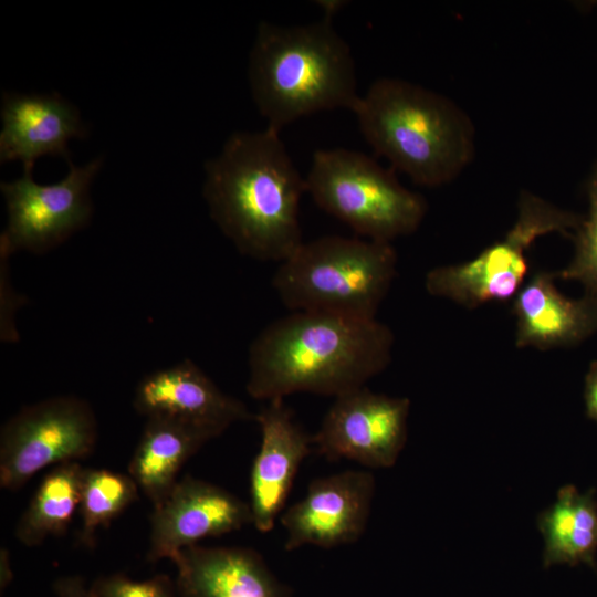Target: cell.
Segmentation results:
<instances>
[{
    "instance_id": "obj_15",
    "label": "cell",
    "mask_w": 597,
    "mask_h": 597,
    "mask_svg": "<svg viewBox=\"0 0 597 597\" xmlns=\"http://www.w3.org/2000/svg\"><path fill=\"white\" fill-rule=\"evenodd\" d=\"M1 119L0 161L20 160L23 171L42 156L70 161L69 142L87 135L78 109L56 93H4Z\"/></svg>"
},
{
    "instance_id": "obj_13",
    "label": "cell",
    "mask_w": 597,
    "mask_h": 597,
    "mask_svg": "<svg viewBox=\"0 0 597 597\" xmlns=\"http://www.w3.org/2000/svg\"><path fill=\"white\" fill-rule=\"evenodd\" d=\"M261 443L250 474L252 524L273 530L302 462L314 450L313 436L297 422L284 399L266 401L254 415Z\"/></svg>"
},
{
    "instance_id": "obj_18",
    "label": "cell",
    "mask_w": 597,
    "mask_h": 597,
    "mask_svg": "<svg viewBox=\"0 0 597 597\" xmlns=\"http://www.w3.org/2000/svg\"><path fill=\"white\" fill-rule=\"evenodd\" d=\"M545 547L543 565L585 564L597 568V500L594 489L580 493L568 484L559 489L556 502L538 515Z\"/></svg>"
},
{
    "instance_id": "obj_8",
    "label": "cell",
    "mask_w": 597,
    "mask_h": 597,
    "mask_svg": "<svg viewBox=\"0 0 597 597\" xmlns=\"http://www.w3.org/2000/svg\"><path fill=\"white\" fill-rule=\"evenodd\" d=\"M102 165V158L81 167L70 160L67 175L52 185L35 182L32 171L1 182L8 213L1 253L10 255L23 249L41 254L84 228L93 212L90 188Z\"/></svg>"
},
{
    "instance_id": "obj_6",
    "label": "cell",
    "mask_w": 597,
    "mask_h": 597,
    "mask_svg": "<svg viewBox=\"0 0 597 597\" xmlns=\"http://www.w3.org/2000/svg\"><path fill=\"white\" fill-rule=\"evenodd\" d=\"M305 184L320 208L368 240L388 242L410 233L426 211L422 197L392 172L345 148L316 150Z\"/></svg>"
},
{
    "instance_id": "obj_10",
    "label": "cell",
    "mask_w": 597,
    "mask_h": 597,
    "mask_svg": "<svg viewBox=\"0 0 597 597\" xmlns=\"http://www.w3.org/2000/svg\"><path fill=\"white\" fill-rule=\"evenodd\" d=\"M409 401L365 386L334 398L313 447L328 460L345 459L366 468L395 464L407 437Z\"/></svg>"
},
{
    "instance_id": "obj_23",
    "label": "cell",
    "mask_w": 597,
    "mask_h": 597,
    "mask_svg": "<svg viewBox=\"0 0 597 597\" xmlns=\"http://www.w3.org/2000/svg\"><path fill=\"white\" fill-rule=\"evenodd\" d=\"M91 588L95 597H176L170 582L163 576L134 580L116 574L97 579Z\"/></svg>"
},
{
    "instance_id": "obj_4",
    "label": "cell",
    "mask_w": 597,
    "mask_h": 597,
    "mask_svg": "<svg viewBox=\"0 0 597 597\" xmlns=\"http://www.w3.org/2000/svg\"><path fill=\"white\" fill-rule=\"evenodd\" d=\"M353 112L374 151L418 185L453 180L474 156V127L468 115L420 85L378 78Z\"/></svg>"
},
{
    "instance_id": "obj_12",
    "label": "cell",
    "mask_w": 597,
    "mask_h": 597,
    "mask_svg": "<svg viewBox=\"0 0 597 597\" xmlns=\"http://www.w3.org/2000/svg\"><path fill=\"white\" fill-rule=\"evenodd\" d=\"M248 524H252L249 503L221 486L185 476L154 506L147 557L151 562L172 559L206 537Z\"/></svg>"
},
{
    "instance_id": "obj_17",
    "label": "cell",
    "mask_w": 597,
    "mask_h": 597,
    "mask_svg": "<svg viewBox=\"0 0 597 597\" xmlns=\"http://www.w3.org/2000/svg\"><path fill=\"white\" fill-rule=\"evenodd\" d=\"M218 436L210 429L180 420L147 418L128 464V475L156 506L178 482L186 461Z\"/></svg>"
},
{
    "instance_id": "obj_3",
    "label": "cell",
    "mask_w": 597,
    "mask_h": 597,
    "mask_svg": "<svg viewBox=\"0 0 597 597\" xmlns=\"http://www.w3.org/2000/svg\"><path fill=\"white\" fill-rule=\"evenodd\" d=\"M253 101L268 127L321 111L356 107L355 63L332 19L301 25L261 22L249 56Z\"/></svg>"
},
{
    "instance_id": "obj_16",
    "label": "cell",
    "mask_w": 597,
    "mask_h": 597,
    "mask_svg": "<svg viewBox=\"0 0 597 597\" xmlns=\"http://www.w3.org/2000/svg\"><path fill=\"white\" fill-rule=\"evenodd\" d=\"M171 561L181 597H289L286 587L251 548L193 545Z\"/></svg>"
},
{
    "instance_id": "obj_22",
    "label": "cell",
    "mask_w": 597,
    "mask_h": 597,
    "mask_svg": "<svg viewBox=\"0 0 597 597\" xmlns=\"http://www.w3.org/2000/svg\"><path fill=\"white\" fill-rule=\"evenodd\" d=\"M589 216L577 235L576 255L564 277L584 282L597 293V166L588 184Z\"/></svg>"
},
{
    "instance_id": "obj_9",
    "label": "cell",
    "mask_w": 597,
    "mask_h": 597,
    "mask_svg": "<svg viewBox=\"0 0 597 597\" xmlns=\"http://www.w3.org/2000/svg\"><path fill=\"white\" fill-rule=\"evenodd\" d=\"M577 222L574 216L525 195L519 219L502 241L465 264L431 271L427 287L433 294L474 303L509 298L527 271L525 252L530 244L548 232H565Z\"/></svg>"
},
{
    "instance_id": "obj_27",
    "label": "cell",
    "mask_w": 597,
    "mask_h": 597,
    "mask_svg": "<svg viewBox=\"0 0 597 597\" xmlns=\"http://www.w3.org/2000/svg\"><path fill=\"white\" fill-rule=\"evenodd\" d=\"M316 3L323 9L324 18L333 20L334 14L338 12L346 2L341 0H328L316 1Z\"/></svg>"
},
{
    "instance_id": "obj_24",
    "label": "cell",
    "mask_w": 597,
    "mask_h": 597,
    "mask_svg": "<svg viewBox=\"0 0 597 597\" xmlns=\"http://www.w3.org/2000/svg\"><path fill=\"white\" fill-rule=\"evenodd\" d=\"M57 597H95L91 587H87L84 580L77 576H67L60 578L54 584Z\"/></svg>"
},
{
    "instance_id": "obj_19",
    "label": "cell",
    "mask_w": 597,
    "mask_h": 597,
    "mask_svg": "<svg viewBox=\"0 0 597 597\" xmlns=\"http://www.w3.org/2000/svg\"><path fill=\"white\" fill-rule=\"evenodd\" d=\"M519 342L549 345L576 341L594 324L591 306L562 296L547 276L537 275L516 301Z\"/></svg>"
},
{
    "instance_id": "obj_7",
    "label": "cell",
    "mask_w": 597,
    "mask_h": 597,
    "mask_svg": "<svg viewBox=\"0 0 597 597\" xmlns=\"http://www.w3.org/2000/svg\"><path fill=\"white\" fill-rule=\"evenodd\" d=\"M97 440L92 406L76 396H56L23 407L0 433V486L22 488L48 467L78 461Z\"/></svg>"
},
{
    "instance_id": "obj_1",
    "label": "cell",
    "mask_w": 597,
    "mask_h": 597,
    "mask_svg": "<svg viewBox=\"0 0 597 597\" xmlns=\"http://www.w3.org/2000/svg\"><path fill=\"white\" fill-rule=\"evenodd\" d=\"M391 342L390 332L376 318L292 312L251 343L247 391L264 401L296 392L335 398L380 373Z\"/></svg>"
},
{
    "instance_id": "obj_5",
    "label": "cell",
    "mask_w": 597,
    "mask_h": 597,
    "mask_svg": "<svg viewBox=\"0 0 597 597\" xmlns=\"http://www.w3.org/2000/svg\"><path fill=\"white\" fill-rule=\"evenodd\" d=\"M388 242L325 235L304 242L272 279L292 312H320L371 320L395 273Z\"/></svg>"
},
{
    "instance_id": "obj_14",
    "label": "cell",
    "mask_w": 597,
    "mask_h": 597,
    "mask_svg": "<svg viewBox=\"0 0 597 597\" xmlns=\"http://www.w3.org/2000/svg\"><path fill=\"white\" fill-rule=\"evenodd\" d=\"M133 404L147 418L176 419L219 436L232 423L254 420L241 400L223 392L190 359L145 376L136 387Z\"/></svg>"
},
{
    "instance_id": "obj_21",
    "label": "cell",
    "mask_w": 597,
    "mask_h": 597,
    "mask_svg": "<svg viewBox=\"0 0 597 597\" xmlns=\"http://www.w3.org/2000/svg\"><path fill=\"white\" fill-rule=\"evenodd\" d=\"M138 486L127 474L85 469L78 512L80 540L94 545L96 532L125 511L137 498Z\"/></svg>"
},
{
    "instance_id": "obj_26",
    "label": "cell",
    "mask_w": 597,
    "mask_h": 597,
    "mask_svg": "<svg viewBox=\"0 0 597 597\" xmlns=\"http://www.w3.org/2000/svg\"><path fill=\"white\" fill-rule=\"evenodd\" d=\"M0 574H1V589L6 587L12 579V570L10 567V559L8 551L2 547L0 552Z\"/></svg>"
},
{
    "instance_id": "obj_2",
    "label": "cell",
    "mask_w": 597,
    "mask_h": 597,
    "mask_svg": "<svg viewBox=\"0 0 597 597\" xmlns=\"http://www.w3.org/2000/svg\"><path fill=\"white\" fill-rule=\"evenodd\" d=\"M279 133H233L205 164L202 195L241 254L281 263L303 243L298 212L306 184Z\"/></svg>"
},
{
    "instance_id": "obj_11",
    "label": "cell",
    "mask_w": 597,
    "mask_h": 597,
    "mask_svg": "<svg viewBox=\"0 0 597 597\" xmlns=\"http://www.w3.org/2000/svg\"><path fill=\"white\" fill-rule=\"evenodd\" d=\"M374 492V475L366 470L313 480L305 495L280 517L284 548H333L357 542L366 530Z\"/></svg>"
},
{
    "instance_id": "obj_25",
    "label": "cell",
    "mask_w": 597,
    "mask_h": 597,
    "mask_svg": "<svg viewBox=\"0 0 597 597\" xmlns=\"http://www.w3.org/2000/svg\"><path fill=\"white\" fill-rule=\"evenodd\" d=\"M585 402L587 416L597 422V363H594L586 377Z\"/></svg>"
},
{
    "instance_id": "obj_20",
    "label": "cell",
    "mask_w": 597,
    "mask_h": 597,
    "mask_svg": "<svg viewBox=\"0 0 597 597\" xmlns=\"http://www.w3.org/2000/svg\"><path fill=\"white\" fill-rule=\"evenodd\" d=\"M84 472L74 461L53 467L43 478L15 525L21 544L34 547L66 531L80 507Z\"/></svg>"
}]
</instances>
